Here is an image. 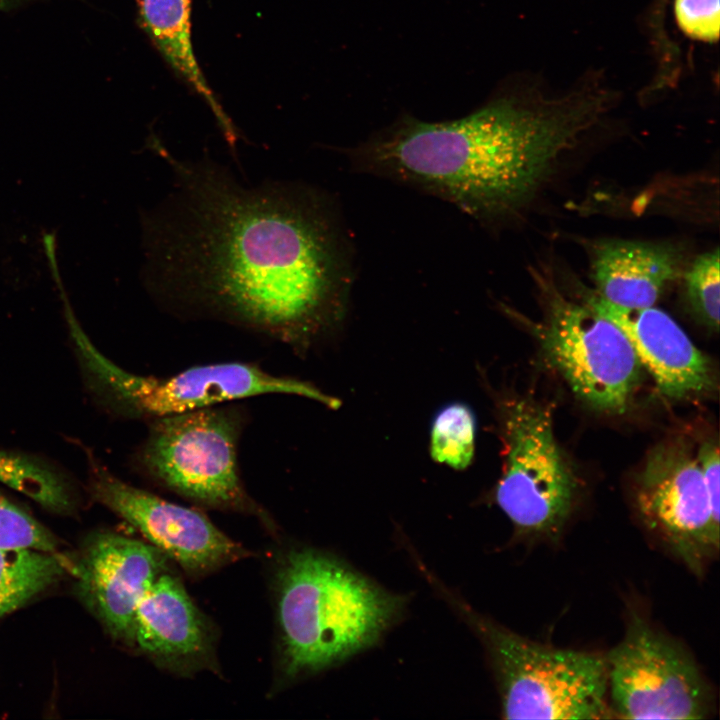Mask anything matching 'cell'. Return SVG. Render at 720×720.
<instances>
[{
	"instance_id": "20",
	"label": "cell",
	"mask_w": 720,
	"mask_h": 720,
	"mask_svg": "<svg viewBox=\"0 0 720 720\" xmlns=\"http://www.w3.org/2000/svg\"><path fill=\"white\" fill-rule=\"evenodd\" d=\"M719 250L698 256L685 274L689 303L697 317L718 330L720 306Z\"/></svg>"
},
{
	"instance_id": "18",
	"label": "cell",
	"mask_w": 720,
	"mask_h": 720,
	"mask_svg": "<svg viewBox=\"0 0 720 720\" xmlns=\"http://www.w3.org/2000/svg\"><path fill=\"white\" fill-rule=\"evenodd\" d=\"M0 482L54 513H69L75 505L71 481L39 456L0 449Z\"/></svg>"
},
{
	"instance_id": "4",
	"label": "cell",
	"mask_w": 720,
	"mask_h": 720,
	"mask_svg": "<svg viewBox=\"0 0 720 720\" xmlns=\"http://www.w3.org/2000/svg\"><path fill=\"white\" fill-rule=\"evenodd\" d=\"M457 608L482 641L505 719L613 718L603 654L525 638L462 603Z\"/></svg>"
},
{
	"instance_id": "22",
	"label": "cell",
	"mask_w": 720,
	"mask_h": 720,
	"mask_svg": "<svg viewBox=\"0 0 720 720\" xmlns=\"http://www.w3.org/2000/svg\"><path fill=\"white\" fill-rule=\"evenodd\" d=\"M673 12L678 28L690 39L718 41L720 0H674Z\"/></svg>"
},
{
	"instance_id": "9",
	"label": "cell",
	"mask_w": 720,
	"mask_h": 720,
	"mask_svg": "<svg viewBox=\"0 0 720 720\" xmlns=\"http://www.w3.org/2000/svg\"><path fill=\"white\" fill-rule=\"evenodd\" d=\"M613 718L705 719L714 693L692 655L630 609L622 640L606 655Z\"/></svg>"
},
{
	"instance_id": "3",
	"label": "cell",
	"mask_w": 720,
	"mask_h": 720,
	"mask_svg": "<svg viewBox=\"0 0 720 720\" xmlns=\"http://www.w3.org/2000/svg\"><path fill=\"white\" fill-rule=\"evenodd\" d=\"M404 599L313 549L290 551L277 575L283 672H316L373 645Z\"/></svg>"
},
{
	"instance_id": "19",
	"label": "cell",
	"mask_w": 720,
	"mask_h": 720,
	"mask_svg": "<svg viewBox=\"0 0 720 720\" xmlns=\"http://www.w3.org/2000/svg\"><path fill=\"white\" fill-rule=\"evenodd\" d=\"M475 433V416L469 406L460 402L446 405L432 423V459L456 470L467 468L474 456Z\"/></svg>"
},
{
	"instance_id": "21",
	"label": "cell",
	"mask_w": 720,
	"mask_h": 720,
	"mask_svg": "<svg viewBox=\"0 0 720 720\" xmlns=\"http://www.w3.org/2000/svg\"><path fill=\"white\" fill-rule=\"evenodd\" d=\"M53 535L34 517L0 494V547L56 552Z\"/></svg>"
},
{
	"instance_id": "14",
	"label": "cell",
	"mask_w": 720,
	"mask_h": 720,
	"mask_svg": "<svg viewBox=\"0 0 720 720\" xmlns=\"http://www.w3.org/2000/svg\"><path fill=\"white\" fill-rule=\"evenodd\" d=\"M133 644L160 666L176 672L208 664L212 651L208 625L173 575H160L138 604Z\"/></svg>"
},
{
	"instance_id": "15",
	"label": "cell",
	"mask_w": 720,
	"mask_h": 720,
	"mask_svg": "<svg viewBox=\"0 0 720 720\" xmlns=\"http://www.w3.org/2000/svg\"><path fill=\"white\" fill-rule=\"evenodd\" d=\"M682 256L670 244L607 240L592 249V277L604 300L621 307H651L674 280Z\"/></svg>"
},
{
	"instance_id": "16",
	"label": "cell",
	"mask_w": 720,
	"mask_h": 720,
	"mask_svg": "<svg viewBox=\"0 0 720 720\" xmlns=\"http://www.w3.org/2000/svg\"><path fill=\"white\" fill-rule=\"evenodd\" d=\"M141 26L168 65L208 104L234 143L235 128L197 61L191 32V0H136Z\"/></svg>"
},
{
	"instance_id": "11",
	"label": "cell",
	"mask_w": 720,
	"mask_h": 720,
	"mask_svg": "<svg viewBox=\"0 0 720 720\" xmlns=\"http://www.w3.org/2000/svg\"><path fill=\"white\" fill-rule=\"evenodd\" d=\"M89 491L189 573L210 572L245 554L202 513L132 486L92 459Z\"/></svg>"
},
{
	"instance_id": "13",
	"label": "cell",
	"mask_w": 720,
	"mask_h": 720,
	"mask_svg": "<svg viewBox=\"0 0 720 720\" xmlns=\"http://www.w3.org/2000/svg\"><path fill=\"white\" fill-rule=\"evenodd\" d=\"M586 303L625 333L642 368L664 396L682 400L714 391L712 362L667 313L653 306H617L599 295L587 297Z\"/></svg>"
},
{
	"instance_id": "1",
	"label": "cell",
	"mask_w": 720,
	"mask_h": 720,
	"mask_svg": "<svg viewBox=\"0 0 720 720\" xmlns=\"http://www.w3.org/2000/svg\"><path fill=\"white\" fill-rule=\"evenodd\" d=\"M154 144L174 179L142 216L143 279L161 305L298 351L342 321L351 249L322 194L295 183L247 186L209 159L179 160Z\"/></svg>"
},
{
	"instance_id": "2",
	"label": "cell",
	"mask_w": 720,
	"mask_h": 720,
	"mask_svg": "<svg viewBox=\"0 0 720 720\" xmlns=\"http://www.w3.org/2000/svg\"><path fill=\"white\" fill-rule=\"evenodd\" d=\"M615 96L589 80L560 96L505 94L456 120L408 115L347 150L362 173L413 186L481 223L513 216Z\"/></svg>"
},
{
	"instance_id": "7",
	"label": "cell",
	"mask_w": 720,
	"mask_h": 720,
	"mask_svg": "<svg viewBox=\"0 0 720 720\" xmlns=\"http://www.w3.org/2000/svg\"><path fill=\"white\" fill-rule=\"evenodd\" d=\"M532 274L544 307L534 328L544 356L588 406L623 414L642 370L629 339L587 303L565 296L551 272L534 269Z\"/></svg>"
},
{
	"instance_id": "17",
	"label": "cell",
	"mask_w": 720,
	"mask_h": 720,
	"mask_svg": "<svg viewBox=\"0 0 720 720\" xmlns=\"http://www.w3.org/2000/svg\"><path fill=\"white\" fill-rule=\"evenodd\" d=\"M67 569L56 552L0 547V617L56 582Z\"/></svg>"
},
{
	"instance_id": "6",
	"label": "cell",
	"mask_w": 720,
	"mask_h": 720,
	"mask_svg": "<svg viewBox=\"0 0 720 720\" xmlns=\"http://www.w3.org/2000/svg\"><path fill=\"white\" fill-rule=\"evenodd\" d=\"M244 423L240 408L223 404L152 419L134 456L136 466L153 482L200 505L257 512L238 465Z\"/></svg>"
},
{
	"instance_id": "10",
	"label": "cell",
	"mask_w": 720,
	"mask_h": 720,
	"mask_svg": "<svg viewBox=\"0 0 720 720\" xmlns=\"http://www.w3.org/2000/svg\"><path fill=\"white\" fill-rule=\"evenodd\" d=\"M640 518L697 576L719 551V521L712 514L703 475L681 439L653 448L636 480Z\"/></svg>"
},
{
	"instance_id": "8",
	"label": "cell",
	"mask_w": 720,
	"mask_h": 720,
	"mask_svg": "<svg viewBox=\"0 0 720 720\" xmlns=\"http://www.w3.org/2000/svg\"><path fill=\"white\" fill-rule=\"evenodd\" d=\"M505 459L495 499L521 539L557 541L572 514L578 479L557 442L550 409L512 398L500 407Z\"/></svg>"
},
{
	"instance_id": "23",
	"label": "cell",
	"mask_w": 720,
	"mask_h": 720,
	"mask_svg": "<svg viewBox=\"0 0 720 720\" xmlns=\"http://www.w3.org/2000/svg\"><path fill=\"white\" fill-rule=\"evenodd\" d=\"M718 443L713 440L703 442L697 452V459L703 475L704 484L708 493L713 517L719 521L720 492H719V460Z\"/></svg>"
},
{
	"instance_id": "5",
	"label": "cell",
	"mask_w": 720,
	"mask_h": 720,
	"mask_svg": "<svg viewBox=\"0 0 720 720\" xmlns=\"http://www.w3.org/2000/svg\"><path fill=\"white\" fill-rule=\"evenodd\" d=\"M64 314L89 383L103 403L122 416L150 421L266 394L306 397L330 408L340 405L310 383L271 374L252 363L199 365L166 377L133 374L95 348L69 304Z\"/></svg>"
},
{
	"instance_id": "12",
	"label": "cell",
	"mask_w": 720,
	"mask_h": 720,
	"mask_svg": "<svg viewBox=\"0 0 720 720\" xmlns=\"http://www.w3.org/2000/svg\"><path fill=\"white\" fill-rule=\"evenodd\" d=\"M167 556L151 544L97 533L73 566L79 591L116 638L133 644L136 608L163 573Z\"/></svg>"
}]
</instances>
